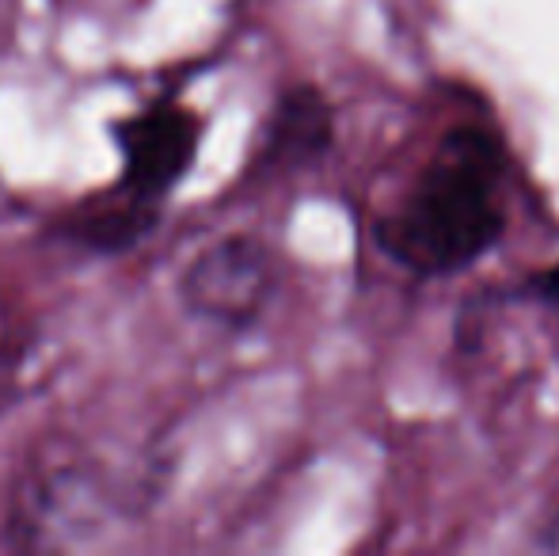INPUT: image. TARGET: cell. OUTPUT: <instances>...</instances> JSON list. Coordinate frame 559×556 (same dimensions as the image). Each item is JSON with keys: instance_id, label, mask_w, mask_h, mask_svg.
<instances>
[{"instance_id": "1", "label": "cell", "mask_w": 559, "mask_h": 556, "mask_svg": "<svg viewBox=\"0 0 559 556\" xmlns=\"http://www.w3.org/2000/svg\"><path fill=\"white\" fill-rule=\"evenodd\" d=\"M507 149L484 127H456L400 210L377 222V245L419 279L472 268L499 245Z\"/></svg>"}, {"instance_id": "2", "label": "cell", "mask_w": 559, "mask_h": 556, "mask_svg": "<svg viewBox=\"0 0 559 556\" xmlns=\"http://www.w3.org/2000/svg\"><path fill=\"white\" fill-rule=\"evenodd\" d=\"M183 305L222 328H251L274 294V256L255 237H228L199 256L179 282Z\"/></svg>"}, {"instance_id": "3", "label": "cell", "mask_w": 559, "mask_h": 556, "mask_svg": "<svg viewBox=\"0 0 559 556\" xmlns=\"http://www.w3.org/2000/svg\"><path fill=\"white\" fill-rule=\"evenodd\" d=\"M115 145L122 153V194L164 202L199 156L202 119L191 107L153 104L118 122Z\"/></svg>"}, {"instance_id": "4", "label": "cell", "mask_w": 559, "mask_h": 556, "mask_svg": "<svg viewBox=\"0 0 559 556\" xmlns=\"http://www.w3.org/2000/svg\"><path fill=\"white\" fill-rule=\"evenodd\" d=\"M335 141V115L332 104L312 84L286 88L274 104V115L266 122L263 161L271 168H305L317 164Z\"/></svg>"}, {"instance_id": "5", "label": "cell", "mask_w": 559, "mask_h": 556, "mask_svg": "<svg viewBox=\"0 0 559 556\" xmlns=\"http://www.w3.org/2000/svg\"><path fill=\"white\" fill-rule=\"evenodd\" d=\"M156 225H160V202H145V199L126 194L122 206L96 210V214L73 222L69 225V237H73L76 245L92 248V252L115 256V252H130L133 245H141Z\"/></svg>"}, {"instance_id": "6", "label": "cell", "mask_w": 559, "mask_h": 556, "mask_svg": "<svg viewBox=\"0 0 559 556\" xmlns=\"http://www.w3.org/2000/svg\"><path fill=\"white\" fill-rule=\"evenodd\" d=\"M530 294H537L540 301H548V305H556V309H559V263L530 279Z\"/></svg>"}]
</instances>
